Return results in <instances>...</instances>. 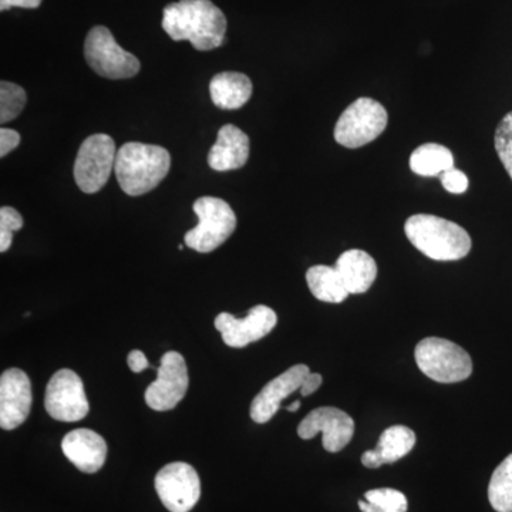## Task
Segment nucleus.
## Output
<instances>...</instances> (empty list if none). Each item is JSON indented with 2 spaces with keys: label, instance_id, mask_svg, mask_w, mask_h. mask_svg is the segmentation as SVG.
Instances as JSON below:
<instances>
[{
  "label": "nucleus",
  "instance_id": "obj_7",
  "mask_svg": "<svg viewBox=\"0 0 512 512\" xmlns=\"http://www.w3.org/2000/svg\"><path fill=\"white\" fill-rule=\"evenodd\" d=\"M387 111L379 101L362 97L343 111L336 123L335 140L346 148H360L375 141L386 130Z\"/></svg>",
  "mask_w": 512,
  "mask_h": 512
},
{
  "label": "nucleus",
  "instance_id": "obj_15",
  "mask_svg": "<svg viewBox=\"0 0 512 512\" xmlns=\"http://www.w3.org/2000/svg\"><path fill=\"white\" fill-rule=\"evenodd\" d=\"M309 373L311 370L308 366L295 365L271 380L252 400L251 409H249L251 419L258 424L271 421L281 409V404L286 397L291 396L296 390H301L303 380Z\"/></svg>",
  "mask_w": 512,
  "mask_h": 512
},
{
  "label": "nucleus",
  "instance_id": "obj_24",
  "mask_svg": "<svg viewBox=\"0 0 512 512\" xmlns=\"http://www.w3.org/2000/svg\"><path fill=\"white\" fill-rule=\"evenodd\" d=\"M26 103L28 96L23 87L5 80L0 83V123L6 124L19 117Z\"/></svg>",
  "mask_w": 512,
  "mask_h": 512
},
{
  "label": "nucleus",
  "instance_id": "obj_20",
  "mask_svg": "<svg viewBox=\"0 0 512 512\" xmlns=\"http://www.w3.org/2000/svg\"><path fill=\"white\" fill-rule=\"evenodd\" d=\"M306 282L312 295L322 302L342 303L350 295L335 266H312L306 272Z\"/></svg>",
  "mask_w": 512,
  "mask_h": 512
},
{
  "label": "nucleus",
  "instance_id": "obj_4",
  "mask_svg": "<svg viewBox=\"0 0 512 512\" xmlns=\"http://www.w3.org/2000/svg\"><path fill=\"white\" fill-rule=\"evenodd\" d=\"M192 210L197 214L198 225L185 234V245L201 254L220 248L237 228V215L221 198H198Z\"/></svg>",
  "mask_w": 512,
  "mask_h": 512
},
{
  "label": "nucleus",
  "instance_id": "obj_18",
  "mask_svg": "<svg viewBox=\"0 0 512 512\" xmlns=\"http://www.w3.org/2000/svg\"><path fill=\"white\" fill-rule=\"evenodd\" d=\"M335 268L342 276L343 284L350 295L365 293L375 284L376 261L362 249H350V251L343 252L336 261Z\"/></svg>",
  "mask_w": 512,
  "mask_h": 512
},
{
  "label": "nucleus",
  "instance_id": "obj_23",
  "mask_svg": "<svg viewBox=\"0 0 512 512\" xmlns=\"http://www.w3.org/2000/svg\"><path fill=\"white\" fill-rule=\"evenodd\" d=\"M488 500L497 512H512V454L495 468L490 485Z\"/></svg>",
  "mask_w": 512,
  "mask_h": 512
},
{
  "label": "nucleus",
  "instance_id": "obj_6",
  "mask_svg": "<svg viewBox=\"0 0 512 512\" xmlns=\"http://www.w3.org/2000/svg\"><path fill=\"white\" fill-rule=\"evenodd\" d=\"M84 57L94 73L110 80L131 79L141 69L140 60L126 52L104 26L90 30L84 42Z\"/></svg>",
  "mask_w": 512,
  "mask_h": 512
},
{
  "label": "nucleus",
  "instance_id": "obj_9",
  "mask_svg": "<svg viewBox=\"0 0 512 512\" xmlns=\"http://www.w3.org/2000/svg\"><path fill=\"white\" fill-rule=\"evenodd\" d=\"M45 409L52 419L76 423L86 419L90 406L83 380L76 372L62 369L49 380L45 394Z\"/></svg>",
  "mask_w": 512,
  "mask_h": 512
},
{
  "label": "nucleus",
  "instance_id": "obj_26",
  "mask_svg": "<svg viewBox=\"0 0 512 512\" xmlns=\"http://www.w3.org/2000/svg\"><path fill=\"white\" fill-rule=\"evenodd\" d=\"M495 151L512 180V111L505 114L494 136Z\"/></svg>",
  "mask_w": 512,
  "mask_h": 512
},
{
  "label": "nucleus",
  "instance_id": "obj_14",
  "mask_svg": "<svg viewBox=\"0 0 512 512\" xmlns=\"http://www.w3.org/2000/svg\"><path fill=\"white\" fill-rule=\"evenodd\" d=\"M32 383L23 370H5L0 376V427L18 429L28 420L32 409Z\"/></svg>",
  "mask_w": 512,
  "mask_h": 512
},
{
  "label": "nucleus",
  "instance_id": "obj_19",
  "mask_svg": "<svg viewBox=\"0 0 512 512\" xmlns=\"http://www.w3.org/2000/svg\"><path fill=\"white\" fill-rule=\"evenodd\" d=\"M252 90L251 79L238 72L218 73L210 83L212 103L222 110L241 109L251 99Z\"/></svg>",
  "mask_w": 512,
  "mask_h": 512
},
{
  "label": "nucleus",
  "instance_id": "obj_1",
  "mask_svg": "<svg viewBox=\"0 0 512 512\" xmlns=\"http://www.w3.org/2000/svg\"><path fill=\"white\" fill-rule=\"evenodd\" d=\"M163 29L175 42L188 40L200 52L222 46L227 18L211 0H180L163 10Z\"/></svg>",
  "mask_w": 512,
  "mask_h": 512
},
{
  "label": "nucleus",
  "instance_id": "obj_33",
  "mask_svg": "<svg viewBox=\"0 0 512 512\" xmlns=\"http://www.w3.org/2000/svg\"><path fill=\"white\" fill-rule=\"evenodd\" d=\"M362 464L367 468H379L383 466V460L375 448V450H367L363 453Z\"/></svg>",
  "mask_w": 512,
  "mask_h": 512
},
{
  "label": "nucleus",
  "instance_id": "obj_3",
  "mask_svg": "<svg viewBox=\"0 0 512 512\" xmlns=\"http://www.w3.org/2000/svg\"><path fill=\"white\" fill-rule=\"evenodd\" d=\"M404 232L421 254L434 261H458L471 251V238L466 229L436 215H412L404 225Z\"/></svg>",
  "mask_w": 512,
  "mask_h": 512
},
{
  "label": "nucleus",
  "instance_id": "obj_17",
  "mask_svg": "<svg viewBox=\"0 0 512 512\" xmlns=\"http://www.w3.org/2000/svg\"><path fill=\"white\" fill-rule=\"evenodd\" d=\"M249 138L241 128L225 124L218 131L217 143L208 154V165L215 171L239 170L248 163Z\"/></svg>",
  "mask_w": 512,
  "mask_h": 512
},
{
  "label": "nucleus",
  "instance_id": "obj_10",
  "mask_svg": "<svg viewBox=\"0 0 512 512\" xmlns=\"http://www.w3.org/2000/svg\"><path fill=\"white\" fill-rule=\"evenodd\" d=\"M157 380L147 387L144 399L147 406L156 412L173 410L184 399L190 386L187 363L181 353H165L157 367Z\"/></svg>",
  "mask_w": 512,
  "mask_h": 512
},
{
  "label": "nucleus",
  "instance_id": "obj_8",
  "mask_svg": "<svg viewBox=\"0 0 512 512\" xmlns=\"http://www.w3.org/2000/svg\"><path fill=\"white\" fill-rule=\"evenodd\" d=\"M116 143L107 134H93L83 141L74 163V181L86 194L99 192L109 181L117 157Z\"/></svg>",
  "mask_w": 512,
  "mask_h": 512
},
{
  "label": "nucleus",
  "instance_id": "obj_32",
  "mask_svg": "<svg viewBox=\"0 0 512 512\" xmlns=\"http://www.w3.org/2000/svg\"><path fill=\"white\" fill-rule=\"evenodd\" d=\"M43 0H0V10L5 12L12 8L37 9Z\"/></svg>",
  "mask_w": 512,
  "mask_h": 512
},
{
  "label": "nucleus",
  "instance_id": "obj_5",
  "mask_svg": "<svg viewBox=\"0 0 512 512\" xmlns=\"http://www.w3.org/2000/svg\"><path fill=\"white\" fill-rule=\"evenodd\" d=\"M414 357L421 372L434 382H463L473 373V360L470 355L461 346L447 339L421 340L414 350Z\"/></svg>",
  "mask_w": 512,
  "mask_h": 512
},
{
  "label": "nucleus",
  "instance_id": "obj_13",
  "mask_svg": "<svg viewBox=\"0 0 512 512\" xmlns=\"http://www.w3.org/2000/svg\"><path fill=\"white\" fill-rule=\"evenodd\" d=\"M319 433H322L323 448L329 453H339L352 441L355 421L336 407H319L301 421L298 434L303 440H311Z\"/></svg>",
  "mask_w": 512,
  "mask_h": 512
},
{
  "label": "nucleus",
  "instance_id": "obj_21",
  "mask_svg": "<svg viewBox=\"0 0 512 512\" xmlns=\"http://www.w3.org/2000/svg\"><path fill=\"white\" fill-rule=\"evenodd\" d=\"M454 157L447 147L429 143L417 147L410 157V168L421 177H436L453 168Z\"/></svg>",
  "mask_w": 512,
  "mask_h": 512
},
{
  "label": "nucleus",
  "instance_id": "obj_22",
  "mask_svg": "<svg viewBox=\"0 0 512 512\" xmlns=\"http://www.w3.org/2000/svg\"><path fill=\"white\" fill-rule=\"evenodd\" d=\"M416 446V434L406 426H392L383 431L376 450L383 464H393L402 460Z\"/></svg>",
  "mask_w": 512,
  "mask_h": 512
},
{
  "label": "nucleus",
  "instance_id": "obj_11",
  "mask_svg": "<svg viewBox=\"0 0 512 512\" xmlns=\"http://www.w3.org/2000/svg\"><path fill=\"white\" fill-rule=\"evenodd\" d=\"M156 490L168 511L190 512L201 498L200 476L188 463L167 464L158 471Z\"/></svg>",
  "mask_w": 512,
  "mask_h": 512
},
{
  "label": "nucleus",
  "instance_id": "obj_28",
  "mask_svg": "<svg viewBox=\"0 0 512 512\" xmlns=\"http://www.w3.org/2000/svg\"><path fill=\"white\" fill-rule=\"evenodd\" d=\"M441 184L451 194H463L468 188V178L463 171L453 167L441 174Z\"/></svg>",
  "mask_w": 512,
  "mask_h": 512
},
{
  "label": "nucleus",
  "instance_id": "obj_29",
  "mask_svg": "<svg viewBox=\"0 0 512 512\" xmlns=\"http://www.w3.org/2000/svg\"><path fill=\"white\" fill-rule=\"evenodd\" d=\"M20 143V134L12 128L2 127L0 130V157H6L12 153Z\"/></svg>",
  "mask_w": 512,
  "mask_h": 512
},
{
  "label": "nucleus",
  "instance_id": "obj_12",
  "mask_svg": "<svg viewBox=\"0 0 512 512\" xmlns=\"http://www.w3.org/2000/svg\"><path fill=\"white\" fill-rule=\"evenodd\" d=\"M278 316L274 309L265 305L251 308L245 318H235L231 313L222 312L214 320L215 329L229 348L241 349L264 339L274 330Z\"/></svg>",
  "mask_w": 512,
  "mask_h": 512
},
{
  "label": "nucleus",
  "instance_id": "obj_34",
  "mask_svg": "<svg viewBox=\"0 0 512 512\" xmlns=\"http://www.w3.org/2000/svg\"><path fill=\"white\" fill-rule=\"evenodd\" d=\"M301 400H296L295 403H292L291 406L286 407V410L291 413L298 412L299 409H301Z\"/></svg>",
  "mask_w": 512,
  "mask_h": 512
},
{
  "label": "nucleus",
  "instance_id": "obj_27",
  "mask_svg": "<svg viewBox=\"0 0 512 512\" xmlns=\"http://www.w3.org/2000/svg\"><path fill=\"white\" fill-rule=\"evenodd\" d=\"M23 227V218L13 207L0 208V252L9 251L13 241V232Z\"/></svg>",
  "mask_w": 512,
  "mask_h": 512
},
{
  "label": "nucleus",
  "instance_id": "obj_2",
  "mask_svg": "<svg viewBox=\"0 0 512 512\" xmlns=\"http://www.w3.org/2000/svg\"><path fill=\"white\" fill-rule=\"evenodd\" d=\"M171 156L154 144L126 143L117 151L116 173L121 190L131 197L153 191L167 177Z\"/></svg>",
  "mask_w": 512,
  "mask_h": 512
},
{
  "label": "nucleus",
  "instance_id": "obj_16",
  "mask_svg": "<svg viewBox=\"0 0 512 512\" xmlns=\"http://www.w3.org/2000/svg\"><path fill=\"white\" fill-rule=\"evenodd\" d=\"M62 450L67 460L82 473L93 474L106 463L107 443L96 431L77 429L64 436Z\"/></svg>",
  "mask_w": 512,
  "mask_h": 512
},
{
  "label": "nucleus",
  "instance_id": "obj_31",
  "mask_svg": "<svg viewBox=\"0 0 512 512\" xmlns=\"http://www.w3.org/2000/svg\"><path fill=\"white\" fill-rule=\"evenodd\" d=\"M323 377L319 373H309L308 376L303 380L301 390L302 397L311 396V394L318 392L320 386H322Z\"/></svg>",
  "mask_w": 512,
  "mask_h": 512
},
{
  "label": "nucleus",
  "instance_id": "obj_30",
  "mask_svg": "<svg viewBox=\"0 0 512 512\" xmlns=\"http://www.w3.org/2000/svg\"><path fill=\"white\" fill-rule=\"evenodd\" d=\"M127 363L128 367H130V370L133 373H141L146 369H150L151 367L146 355H144L141 350H131L127 356Z\"/></svg>",
  "mask_w": 512,
  "mask_h": 512
},
{
  "label": "nucleus",
  "instance_id": "obj_25",
  "mask_svg": "<svg viewBox=\"0 0 512 512\" xmlns=\"http://www.w3.org/2000/svg\"><path fill=\"white\" fill-rule=\"evenodd\" d=\"M365 500L372 507V512H407L409 508L406 495L393 488L367 491Z\"/></svg>",
  "mask_w": 512,
  "mask_h": 512
}]
</instances>
